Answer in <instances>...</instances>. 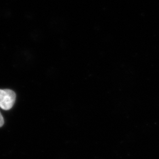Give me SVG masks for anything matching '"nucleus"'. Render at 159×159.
<instances>
[{
  "instance_id": "obj_1",
  "label": "nucleus",
  "mask_w": 159,
  "mask_h": 159,
  "mask_svg": "<svg viewBox=\"0 0 159 159\" xmlns=\"http://www.w3.org/2000/svg\"><path fill=\"white\" fill-rule=\"evenodd\" d=\"M16 95L14 91L9 89H0V107L8 110L12 107L16 101Z\"/></svg>"
},
{
  "instance_id": "obj_2",
  "label": "nucleus",
  "mask_w": 159,
  "mask_h": 159,
  "mask_svg": "<svg viewBox=\"0 0 159 159\" xmlns=\"http://www.w3.org/2000/svg\"><path fill=\"white\" fill-rule=\"evenodd\" d=\"M4 123V118L2 116V114L0 113V127H2Z\"/></svg>"
}]
</instances>
